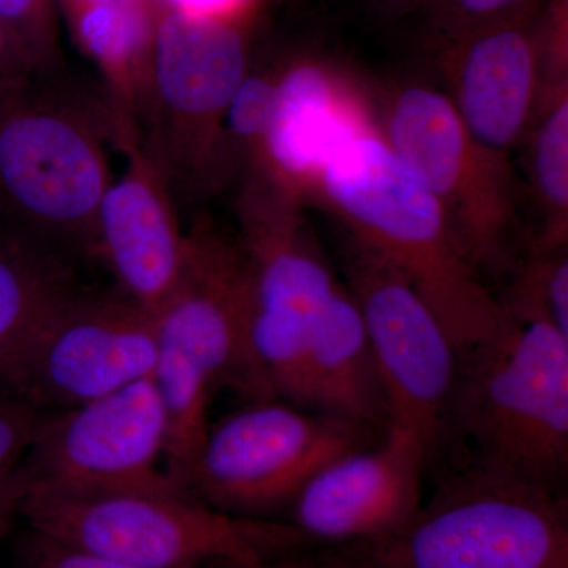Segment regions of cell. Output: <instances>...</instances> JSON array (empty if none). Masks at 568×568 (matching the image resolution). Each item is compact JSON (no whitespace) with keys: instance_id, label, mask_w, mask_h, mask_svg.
Wrapping results in <instances>:
<instances>
[{"instance_id":"484cf974","label":"cell","mask_w":568,"mask_h":568,"mask_svg":"<svg viewBox=\"0 0 568 568\" xmlns=\"http://www.w3.org/2000/svg\"><path fill=\"white\" fill-rule=\"evenodd\" d=\"M418 7L428 11L436 37H443L534 9L536 0H426Z\"/></svg>"},{"instance_id":"f1b7e54d","label":"cell","mask_w":568,"mask_h":568,"mask_svg":"<svg viewBox=\"0 0 568 568\" xmlns=\"http://www.w3.org/2000/svg\"><path fill=\"white\" fill-rule=\"evenodd\" d=\"M168 9L194 14V17L223 18L237 21L253 0H162Z\"/></svg>"},{"instance_id":"4dcf8cb0","label":"cell","mask_w":568,"mask_h":568,"mask_svg":"<svg viewBox=\"0 0 568 568\" xmlns=\"http://www.w3.org/2000/svg\"><path fill=\"white\" fill-rule=\"evenodd\" d=\"M26 73H28V70L22 67L20 59L11 50L9 40L0 31V85L11 80H17V78H21Z\"/></svg>"},{"instance_id":"83f0119b","label":"cell","mask_w":568,"mask_h":568,"mask_svg":"<svg viewBox=\"0 0 568 568\" xmlns=\"http://www.w3.org/2000/svg\"><path fill=\"white\" fill-rule=\"evenodd\" d=\"M21 568H144L71 547L43 534L31 532L22 551Z\"/></svg>"},{"instance_id":"d6986e66","label":"cell","mask_w":568,"mask_h":568,"mask_svg":"<svg viewBox=\"0 0 568 568\" xmlns=\"http://www.w3.org/2000/svg\"><path fill=\"white\" fill-rule=\"evenodd\" d=\"M48 246L0 231V383L40 328L77 294Z\"/></svg>"},{"instance_id":"e0dca14e","label":"cell","mask_w":568,"mask_h":568,"mask_svg":"<svg viewBox=\"0 0 568 568\" xmlns=\"http://www.w3.org/2000/svg\"><path fill=\"white\" fill-rule=\"evenodd\" d=\"M278 201L245 216L241 252L252 283V316L310 325L339 284L297 219L286 215L282 194Z\"/></svg>"},{"instance_id":"8992f818","label":"cell","mask_w":568,"mask_h":568,"mask_svg":"<svg viewBox=\"0 0 568 568\" xmlns=\"http://www.w3.org/2000/svg\"><path fill=\"white\" fill-rule=\"evenodd\" d=\"M383 138L436 197L474 267L499 268L518 215L507 155L474 140L447 93L429 85L392 97Z\"/></svg>"},{"instance_id":"5bb4252c","label":"cell","mask_w":568,"mask_h":568,"mask_svg":"<svg viewBox=\"0 0 568 568\" xmlns=\"http://www.w3.org/2000/svg\"><path fill=\"white\" fill-rule=\"evenodd\" d=\"M534 9L436 37L448 99L474 140L503 155L528 132L544 89Z\"/></svg>"},{"instance_id":"4316f807","label":"cell","mask_w":568,"mask_h":568,"mask_svg":"<svg viewBox=\"0 0 568 568\" xmlns=\"http://www.w3.org/2000/svg\"><path fill=\"white\" fill-rule=\"evenodd\" d=\"M47 414L0 390V476L20 467Z\"/></svg>"},{"instance_id":"30bf717a","label":"cell","mask_w":568,"mask_h":568,"mask_svg":"<svg viewBox=\"0 0 568 568\" xmlns=\"http://www.w3.org/2000/svg\"><path fill=\"white\" fill-rule=\"evenodd\" d=\"M156 355L152 313L123 294L77 293L33 336L0 390L61 413L152 376Z\"/></svg>"},{"instance_id":"cb8c5ba5","label":"cell","mask_w":568,"mask_h":568,"mask_svg":"<svg viewBox=\"0 0 568 568\" xmlns=\"http://www.w3.org/2000/svg\"><path fill=\"white\" fill-rule=\"evenodd\" d=\"M0 31L26 70H43L59 54L58 0H0Z\"/></svg>"},{"instance_id":"f546056e","label":"cell","mask_w":568,"mask_h":568,"mask_svg":"<svg viewBox=\"0 0 568 568\" xmlns=\"http://www.w3.org/2000/svg\"><path fill=\"white\" fill-rule=\"evenodd\" d=\"M22 496L24 481L20 467L0 476V541L9 534L11 523L20 514Z\"/></svg>"},{"instance_id":"5b68a950","label":"cell","mask_w":568,"mask_h":568,"mask_svg":"<svg viewBox=\"0 0 568 568\" xmlns=\"http://www.w3.org/2000/svg\"><path fill=\"white\" fill-rule=\"evenodd\" d=\"M112 178L95 123L32 91L0 85V215L7 233L95 248L97 212Z\"/></svg>"},{"instance_id":"6da1fadb","label":"cell","mask_w":568,"mask_h":568,"mask_svg":"<svg viewBox=\"0 0 568 568\" xmlns=\"http://www.w3.org/2000/svg\"><path fill=\"white\" fill-rule=\"evenodd\" d=\"M315 189L355 245L405 276L454 339L459 354L491 338L506 321L467 260L446 213L399 162L383 134L365 126L336 149Z\"/></svg>"},{"instance_id":"1f68e13d","label":"cell","mask_w":568,"mask_h":568,"mask_svg":"<svg viewBox=\"0 0 568 568\" xmlns=\"http://www.w3.org/2000/svg\"><path fill=\"white\" fill-rule=\"evenodd\" d=\"M211 568H316L310 566H298V564L272 562L271 559L263 562L245 566V564L231 562V560H215L211 562Z\"/></svg>"},{"instance_id":"44dd1931","label":"cell","mask_w":568,"mask_h":568,"mask_svg":"<svg viewBox=\"0 0 568 568\" xmlns=\"http://www.w3.org/2000/svg\"><path fill=\"white\" fill-rule=\"evenodd\" d=\"M152 379L166 417V473L189 491V478L209 435V406L215 383L189 354L159 342ZM190 493V491H189Z\"/></svg>"},{"instance_id":"9a60e30c","label":"cell","mask_w":568,"mask_h":568,"mask_svg":"<svg viewBox=\"0 0 568 568\" xmlns=\"http://www.w3.org/2000/svg\"><path fill=\"white\" fill-rule=\"evenodd\" d=\"M186 235L164 189L160 164L134 152L97 212L95 250L130 301L155 312L181 274Z\"/></svg>"},{"instance_id":"ba28073f","label":"cell","mask_w":568,"mask_h":568,"mask_svg":"<svg viewBox=\"0 0 568 568\" xmlns=\"http://www.w3.org/2000/svg\"><path fill=\"white\" fill-rule=\"evenodd\" d=\"M372 426L268 402L211 426L189 491L224 514H257L293 504L332 459L366 446Z\"/></svg>"},{"instance_id":"e575fe53","label":"cell","mask_w":568,"mask_h":568,"mask_svg":"<svg viewBox=\"0 0 568 568\" xmlns=\"http://www.w3.org/2000/svg\"><path fill=\"white\" fill-rule=\"evenodd\" d=\"M426 2V0H416V2H414V6H420V3H424Z\"/></svg>"},{"instance_id":"d4e9b609","label":"cell","mask_w":568,"mask_h":568,"mask_svg":"<svg viewBox=\"0 0 568 568\" xmlns=\"http://www.w3.org/2000/svg\"><path fill=\"white\" fill-rule=\"evenodd\" d=\"M275 88L276 77L246 74L224 112L222 138L257 156L271 121Z\"/></svg>"},{"instance_id":"52a82bcc","label":"cell","mask_w":568,"mask_h":568,"mask_svg":"<svg viewBox=\"0 0 568 568\" xmlns=\"http://www.w3.org/2000/svg\"><path fill=\"white\" fill-rule=\"evenodd\" d=\"M166 417L152 376L84 405L47 414L20 469L24 493L190 495L160 469Z\"/></svg>"},{"instance_id":"7a4b0ae2","label":"cell","mask_w":568,"mask_h":568,"mask_svg":"<svg viewBox=\"0 0 568 568\" xmlns=\"http://www.w3.org/2000/svg\"><path fill=\"white\" fill-rule=\"evenodd\" d=\"M328 568H568L559 489L474 465L402 529L343 545Z\"/></svg>"},{"instance_id":"8fae6325","label":"cell","mask_w":568,"mask_h":568,"mask_svg":"<svg viewBox=\"0 0 568 568\" xmlns=\"http://www.w3.org/2000/svg\"><path fill=\"white\" fill-rule=\"evenodd\" d=\"M246 74L248 50L237 21L163 6L144 92L159 118L164 162L181 173L212 166L224 112Z\"/></svg>"},{"instance_id":"2e32d148","label":"cell","mask_w":568,"mask_h":568,"mask_svg":"<svg viewBox=\"0 0 568 568\" xmlns=\"http://www.w3.org/2000/svg\"><path fill=\"white\" fill-rule=\"evenodd\" d=\"M368 126L334 74L317 62H295L276 77L274 108L261 162L278 193L315 189L339 145Z\"/></svg>"},{"instance_id":"ac0fdd59","label":"cell","mask_w":568,"mask_h":568,"mask_svg":"<svg viewBox=\"0 0 568 568\" xmlns=\"http://www.w3.org/2000/svg\"><path fill=\"white\" fill-rule=\"evenodd\" d=\"M308 361L313 407L372 428L388 424L386 394L364 320L342 286L313 316Z\"/></svg>"},{"instance_id":"d6a6232c","label":"cell","mask_w":568,"mask_h":568,"mask_svg":"<svg viewBox=\"0 0 568 568\" xmlns=\"http://www.w3.org/2000/svg\"><path fill=\"white\" fill-rule=\"evenodd\" d=\"M129 2V0H58L62 11L81 9V7L108 6V3Z\"/></svg>"},{"instance_id":"ffe728a7","label":"cell","mask_w":568,"mask_h":568,"mask_svg":"<svg viewBox=\"0 0 568 568\" xmlns=\"http://www.w3.org/2000/svg\"><path fill=\"white\" fill-rule=\"evenodd\" d=\"M162 0H129L63 11L78 48L126 102L145 91Z\"/></svg>"},{"instance_id":"603a6c76","label":"cell","mask_w":568,"mask_h":568,"mask_svg":"<svg viewBox=\"0 0 568 568\" xmlns=\"http://www.w3.org/2000/svg\"><path fill=\"white\" fill-rule=\"evenodd\" d=\"M508 316L518 321H544L568 336L567 246L537 250L526 263L503 304Z\"/></svg>"},{"instance_id":"7402d4cb","label":"cell","mask_w":568,"mask_h":568,"mask_svg":"<svg viewBox=\"0 0 568 568\" xmlns=\"http://www.w3.org/2000/svg\"><path fill=\"white\" fill-rule=\"evenodd\" d=\"M532 138V182L545 213L537 250L567 246L568 231V80L541 89Z\"/></svg>"},{"instance_id":"836d02e7","label":"cell","mask_w":568,"mask_h":568,"mask_svg":"<svg viewBox=\"0 0 568 568\" xmlns=\"http://www.w3.org/2000/svg\"><path fill=\"white\" fill-rule=\"evenodd\" d=\"M390 2H394V3H410V6H414V2H416V0H390Z\"/></svg>"},{"instance_id":"9c48e42d","label":"cell","mask_w":568,"mask_h":568,"mask_svg":"<svg viewBox=\"0 0 568 568\" xmlns=\"http://www.w3.org/2000/svg\"><path fill=\"white\" fill-rule=\"evenodd\" d=\"M347 275L386 394L387 425L432 452L450 416L462 354L416 287L354 242Z\"/></svg>"},{"instance_id":"4fadbf2b","label":"cell","mask_w":568,"mask_h":568,"mask_svg":"<svg viewBox=\"0 0 568 568\" xmlns=\"http://www.w3.org/2000/svg\"><path fill=\"white\" fill-rule=\"evenodd\" d=\"M428 447L395 425L376 447L332 459L295 497L291 528L304 540L364 544L390 536L422 506Z\"/></svg>"},{"instance_id":"3957f363","label":"cell","mask_w":568,"mask_h":568,"mask_svg":"<svg viewBox=\"0 0 568 568\" xmlns=\"http://www.w3.org/2000/svg\"><path fill=\"white\" fill-rule=\"evenodd\" d=\"M452 414L474 465L559 489L568 466V336L507 315L491 338L462 354Z\"/></svg>"},{"instance_id":"7c38bea8","label":"cell","mask_w":568,"mask_h":568,"mask_svg":"<svg viewBox=\"0 0 568 568\" xmlns=\"http://www.w3.org/2000/svg\"><path fill=\"white\" fill-rule=\"evenodd\" d=\"M159 342L182 349L252 403L275 399L250 342L252 283L241 248L209 231L186 235L173 290L153 312Z\"/></svg>"},{"instance_id":"277c9868","label":"cell","mask_w":568,"mask_h":568,"mask_svg":"<svg viewBox=\"0 0 568 568\" xmlns=\"http://www.w3.org/2000/svg\"><path fill=\"white\" fill-rule=\"evenodd\" d=\"M20 514L33 532L144 568H197L215 560L253 566L302 541L291 526L237 518L194 496L168 493H24Z\"/></svg>"}]
</instances>
